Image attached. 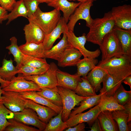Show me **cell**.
Masks as SVG:
<instances>
[{
    "mask_svg": "<svg viewBox=\"0 0 131 131\" xmlns=\"http://www.w3.org/2000/svg\"><path fill=\"white\" fill-rule=\"evenodd\" d=\"M10 124L4 130L6 131H39L38 129L28 126L13 118L8 119Z\"/></svg>",
    "mask_w": 131,
    "mask_h": 131,
    "instance_id": "39",
    "label": "cell"
},
{
    "mask_svg": "<svg viewBox=\"0 0 131 131\" xmlns=\"http://www.w3.org/2000/svg\"><path fill=\"white\" fill-rule=\"evenodd\" d=\"M115 26L111 11L105 13L102 18L93 19L86 35L87 41L99 46L104 36L112 31Z\"/></svg>",
    "mask_w": 131,
    "mask_h": 131,
    "instance_id": "2",
    "label": "cell"
},
{
    "mask_svg": "<svg viewBox=\"0 0 131 131\" xmlns=\"http://www.w3.org/2000/svg\"><path fill=\"white\" fill-rule=\"evenodd\" d=\"M16 1V0H0V6L10 12Z\"/></svg>",
    "mask_w": 131,
    "mask_h": 131,
    "instance_id": "43",
    "label": "cell"
},
{
    "mask_svg": "<svg viewBox=\"0 0 131 131\" xmlns=\"http://www.w3.org/2000/svg\"><path fill=\"white\" fill-rule=\"evenodd\" d=\"M97 118L99 120L102 131H119L118 125L113 117L112 112L107 110L101 111Z\"/></svg>",
    "mask_w": 131,
    "mask_h": 131,
    "instance_id": "24",
    "label": "cell"
},
{
    "mask_svg": "<svg viewBox=\"0 0 131 131\" xmlns=\"http://www.w3.org/2000/svg\"><path fill=\"white\" fill-rule=\"evenodd\" d=\"M2 96V103L13 112L21 111L25 108V99L22 97L19 92L4 90Z\"/></svg>",
    "mask_w": 131,
    "mask_h": 131,
    "instance_id": "12",
    "label": "cell"
},
{
    "mask_svg": "<svg viewBox=\"0 0 131 131\" xmlns=\"http://www.w3.org/2000/svg\"><path fill=\"white\" fill-rule=\"evenodd\" d=\"M113 96L119 104L123 105L131 100V90H126L121 84Z\"/></svg>",
    "mask_w": 131,
    "mask_h": 131,
    "instance_id": "40",
    "label": "cell"
},
{
    "mask_svg": "<svg viewBox=\"0 0 131 131\" xmlns=\"http://www.w3.org/2000/svg\"><path fill=\"white\" fill-rule=\"evenodd\" d=\"M81 2H71L68 0H49L47 3L50 7L58 8L63 13V17L67 23L70 16Z\"/></svg>",
    "mask_w": 131,
    "mask_h": 131,
    "instance_id": "18",
    "label": "cell"
},
{
    "mask_svg": "<svg viewBox=\"0 0 131 131\" xmlns=\"http://www.w3.org/2000/svg\"><path fill=\"white\" fill-rule=\"evenodd\" d=\"M101 95V94L100 93L98 95L88 97L82 101L79 104L80 106L74 108L71 112L69 117L98 105L100 101Z\"/></svg>",
    "mask_w": 131,
    "mask_h": 131,
    "instance_id": "30",
    "label": "cell"
},
{
    "mask_svg": "<svg viewBox=\"0 0 131 131\" xmlns=\"http://www.w3.org/2000/svg\"><path fill=\"white\" fill-rule=\"evenodd\" d=\"M82 56L79 50L70 46L65 49L58 61L57 65L63 67L76 66Z\"/></svg>",
    "mask_w": 131,
    "mask_h": 131,
    "instance_id": "19",
    "label": "cell"
},
{
    "mask_svg": "<svg viewBox=\"0 0 131 131\" xmlns=\"http://www.w3.org/2000/svg\"><path fill=\"white\" fill-rule=\"evenodd\" d=\"M10 44L7 46L6 49L9 50V53L11 54L14 57V60L16 63V68L21 65V61L23 53L17 45V39L15 36H13L10 39Z\"/></svg>",
    "mask_w": 131,
    "mask_h": 131,
    "instance_id": "37",
    "label": "cell"
},
{
    "mask_svg": "<svg viewBox=\"0 0 131 131\" xmlns=\"http://www.w3.org/2000/svg\"><path fill=\"white\" fill-rule=\"evenodd\" d=\"M25 107L31 108L36 113L40 119L47 124L53 116L57 114L50 108L29 99H25Z\"/></svg>",
    "mask_w": 131,
    "mask_h": 131,
    "instance_id": "15",
    "label": "cell"
},
{
    "mask_svg": "<svg viewBox=\"0 0 131 131\" xmlns=\"http://www.w3.org/2000/svg\"><path fill=\"white\" fill-rule=\"evenodd\" d=\"M66 33L70 46L79 50L84 57L96 58L99 56L101 51L99 49L91 51L85 47V45L87 41L85 33H83L81 36L78 37L75 35L74 32L67 30Z\"/></svg>",
    "mask_w": 131,
    "mask_h": 131,
    "instance_id": "9",
    "label": "cell"
},
{
    "mask_svg": "<svg viewBox=\"0 0 131 131\" xmlns=\"http://www.w3.org/2000/svg\"><path fill=\"white\" fill-rule=\"evenodd\" d=\"M8 14V11L0 6V24L7 20Z\"/></svg>",
    "mask_w": 131,
    "mask_h": 131,
    "instance_id": "47",
    "label": "cell"
},
{
    "mask_svg": "<svg viewBox=\"0 0 131 131\" xmlns=\"http://www.w3.org/2000/svg\"><path fill=\"white\" fill-rule=\"evenodd\" d=\"M91 1L81 3L70 16L67 25L68 30L74 32L75 25L79 20H85L86 26L89 28L93 20L90 14V9L93 5Z\"/></svg>",
    "mask_w": 131,
    "mask_h": 131,
    "instance_id": "7",
    "label": "cell"
},
{
    "mask_svg": "<svg viewBox=\"0 0 131 131\" xmlns=\"http://www.w3.org/2000/svg\"><path fill=\"white\" fill-rule=\"evenodd\" d=\"M98 105L101 111L107 110L112 112L125 109L123 106L119 104L113 96L101 94Z\"/></svg>",
    "mask_w": 131,
    "mask_h": 131,
    "instance_id": "29",
    "label": "cell"
},
{
    "mask_svg": "<svg viewBox=\"0 0 131 131\" xmlns=\"http://www.w3.org/2000/svg\"><path fill=\"white\" fill-rule=\"evenodd\" d=\"M49 67L39 68L21 65L17 69L18 74H21L25 77L42 74L46 72Z\"/></svg>",
    "mask_w": 131,
    "mask_h": 131,
    "instance_id": "41",
    "label": "cell"
},
{
    "mask_svg": "<svg viewBox=\"0 0 131 131\" xmlns=\"http://www.w3.org/2000/svg\"><path fill=\"white\" fill-rule=\"evenodd\" d=\"M21 65L37 68L48 67L49 64L46 58L38 57L22 54Z\"/></svg>",
    "mask_w": 131,
    "mask_h": 131,
    "instance_id": "35",
    "label": "cell"
},
{
    "mask_svg": "<svg viewBox=\"0 0 131 131\" xmlns=\"http://www.w3.org/2000/svg\"><path fill=\"white\" fill-rule=\"evenodd\" d=\"M113 29L120 43L123 54L131 57V30L123 29L115 26Z\"/></svg>",
    "mask_w": 131,
    "mask_h": 131,
    "instance_id": "21",
    "label": "cell"
},
{
    "mask_svg": "<svg viewBox=\"0 0 131 131\" xmlns=\"http://www.w3.org/2000/svg\"><path fill=\"white\" fill-rule=\"evenodd\" d=\"M19 47L22 53L25 55L43 58L45 50L42 43L37 44L26 42L19 46Z\"/></svg>",
    "mask_w": 131,
    "mask_h": 131,
    "instance_id": "26",
    "label": "cell"
},
{
    "mask_svg": "<svg viewBox=\"0 0 131 131\" xmlns=\"http://www.w3.org/2000/svg\"><path fill=\"white\" fill-rule=\"evenodd\" d=\"M123 106L125 112L129 115L127 123H129L131 120V100L127 102Z\"/></svg>",
    "mask_w": 131,
    "mask_h": 131,
    "instance_id": "46",
    "label": "cell"
},
{
    "mask_svg": "<svg viewBox=\"0 0 131 131\" xmlns=\"http://www.w3.org/2000/svg\"><path fill=\"white\" fill-rule=\"evenodd\" d=\"M56 88H41V91H37V92L54 105L59 106H62L61 98Z\"/></svg>",
    "mask_w": 131,
    "mask_h": 131,
    "instance_id": "33",
    "label": "cell"
},
{
    "mask_svg": "<svg viewBox=\"0 0 131 131\" xmlns=\"http://www.w3.org/2000/svg\"><path fill=\"white\" fill-rule=\"evenodd\" d=\"M81 81L79 82L74 91L78 95L88 97L96 95L95 90L86 77H81Z\"/></svg>",
    "mask_w": 131,
    "mask_h": 131,
    "instance_id": "32",
    "label": "cell"
},
{
    "mask_svg": "<svg viewBox=\"0 0 131 131\" xmlns=\"http://www.w3.org/2000/svg\"><path fill=\"white\" fill-rule=\"evenodd\" d=\"M60 11L58 8H55L50 11L43 12L39 7L33 15L27 19L29 21L37 24L45 35L51 32L57 25L61 17Z\"/></svg>",
    "mask_w": 131,
    "mask_h": 131,
    "instance_id": "3",
    "label": "cell"
},
{
    "mask_svg": "<svg viewBox=\"0 0 131 131\" xmlns=\"http://www.w3.org/2000/svg\"><path fill=\"white\" fill-rule=\"evenodd\" d=\"M40 3H47L49 0H37Z\"/></svg>",
    "mask_w": 131,
    "mask_h": 131,
    "instance_id": "52",
    "label": "cell"
},
{
    "mask_svg": "<svg viewBox=\"0 0 131 131\" xmlns=\"http://www.w3.org/2000/svg\"><path fill=\"white\" fill-rule=\"evenodd\" d=\"M67 24L64 18L61 17L55 28L50 33L45 35L42 44L45 50L50 49L57 40L60 38L61 34L68 30Z\"/></svg>",
    "mask_w": 131,
    "mask_h": 131,
    "instance_id": "16",
    "label": "cell"
},
{
    "mask_svg": "<svg viewBox=\"0 0 131 131\" xmlns=\"http://www.w3.org/2000/svg\"><path fill=\"white\" fill-rule=\"evenodd\" d=\"M69 46L65 32L63 33L62 39L57 43L49 49L45 51L43 58L53 59L58 61L65 49Z\"/></svg>",
    "mask_w": 131,
    "mask_h": 131,
    "instance_id": "20",
    "label": "cell"
},
{
    "mask_svg": "<svg viewBox=\"0 0 131 131\" xmlns=\"http://www.w3.org/2000/svg\"><path fill=\"white\" fill-rule=\"evenodd\" d=\"M57 86L74 91L78 83L81 81V77L76 73L71 74L58 69L56 72Z\"/></svg>",
    "mask_w": 131,
    "mask_h": 131,
    "instance_id": "17",
    "label": "cell"
},
{
    "mask_svg": "<svg viewBox=\"0 0 131 131\" xmlns=\"http://www.w3.org/2000/svg\"><path fill=\"white\" fill-rule=\"evenodd\" d=\"M29 22L23 28L26 42L42 43L45 35L44 33L36 23Z\"/></svg>",
    "mask_w": 131,
    "mask_h": 131,
    "instance_id": "14",
    "label": "cell"
},
{
    "mask_svg": "<svg viewBox=\"0 0 131 131\" xmlns=\"http://www.w3.org/2000/svg\"><path fill=\"white\" fill-rule=\"evenodd\" d=\"M85 125L84 123H79L75 126L70 127L66 129V131H85Z\"/></svg>",
    "mask_w": 131,
    "mask_h": 131,
    "instance_id": "44",
    "label": "cell"
},
{
    "mask_svg": "<svg viewBox=\"0 0 131 131\" xmlns=\"http://www.w3.org/2000/svg\"><path fill=\"white\" fill-rule=\"evenodd\" d=\"M98 63L96 58L84 57L77 63V72L76 74L81 77H86L88 73L94 68Z\"/></svg>",
    "mask_w": 131,
    "mask_h": 131,
    "instance_id": "27",
    "label": "cell"
},
{
    "mask_svg": "<svg viewBox=\"0 0 131 131\" xmlns=\"http://www.w3.org/2000/svg\"><path fill=\"white\" fill-rule=\"evenodd\" d=\"M111 11L115 26L126 30H131V6L123 4L113 7Z\"/></svg>",
    "mask_w": 131,
    "mask_h": 131,
    "instance_id": "8",
    "label": "cell"
},
{
    "mask_svg": "<svg viewBox=\"0 0 131 131\" xmlns=\"http://www.w3.org/2000/svg\"><path fill=\"white\" fill-rule=\"evenodd\" d=\"M62 110L57 115L50 119L44 131H62L67 128L65 122L62 119Z\"/></svg>",
    "mask_w": 131,
    "mask_h": 131,
    "instance_id": "36",
    "label": "cell"
},
{
    "mask_svg": "<svg viewBox=\"0 0 131 131\" xmlns=\"http://www.w3.org/2000/svg\"><path fill=\"white\" fill-rule=\"evenodd\" d=\"M99 46L102 53L101 60L123 54L121 46L114 29L104 36Z\"/></svg>",
    "mask_w": 131,
    "mask_h": 131,
    "instance_id": "5",
    "label": "cell"
},
{
    "mask_svg": "<svg viewBox=\"0 0 131 131\" xmlns=\"http://www.w3.org/2000/svg\"><path fill=\"white\" fill-rule=\"evenodd\" d=\"M69 1H77L79 2H81V3L83 2H86L89 1H96L97 0H68Z\"/></svg>",
    "mask_w": 131,
    "mask_h": 131,
    "instance_id": "51",
    "label": "cell"
},
{
    "mask_svg": "<svg viewBox=\"0 0 131 131\" xmlns=\"http://www.w3.org/2000/svg\"><path fill=\"white\" fill-rule=\"evenodd\" d=\"M13 62L11 59L3 60L2 66L0 67V77L3 80L10 81L18 74V69L14 66Z\"/></svg>",
    "mask_w": 131,
    "mask_h": 131,
    "instance_id": "28",
    "label": "cell"
},
{
    "mask_svg": "<svg viewBox=\"0 0 131 131\" xmlns=\"http://www.w3.org/2000/svg\"><path fill=\"white\" fill-rule=\"evenodd\" d=\"M14 112L8 109L1 103H0V131H4L10 124L7 119L13 118Z\"/></svg>",
    "mask_w": 131,
    "mask_h": 131,
    "instance_id": "38",
    "label": "cell"
},
{
    "mask_svg": "<svg viewBox=\"0 0 131 131\" xmlns=\"http://www.w3.org/2000/svg\"><path fill=\"white\" fill-rule=\"evenodd\" d=\"M23 0L28 11V18L32 16L36 12L39 7V5L40 3L37 0Z\"/></svg>",
    "mask_w": 131,
    "mask_h": 131,
    "instance_id": "42",
    "label": "cell"
},
{
    "mask_svg": "<svg viewBox=\"0 0 131 131\" xmlns=\"http://www.w3.org/2000/svg\"><path fill=\"white\" fill-rule=\"evenodd\" d=\"M101 110L98 104L89 111L78 113L69 118L65 122L67 128L74 126L82 123H87L92 125Z\"/></svg>",
    "mask_w": 131,
    "mask_h": 131,
    "instance_id": "13",
    "label": "cell"
},
{
    "mask_svg": "<svg viewBox=\"0 0 131 131\" xmlns=\"http://www.w3.org/2000/svg\"><path fill=\"white\" fill-rule=\"evenodd\" d=\"M28 12L23 0L16 1L10 12L8 14L6 25L17 17L22 16L27 19Z\"/></svg>",
    "mask_w": 131,
    "mask_h": 131,
    "instance_id": "31",
    "label": "cell"
},
{
    "mask_svg": "<svg viewBox=\"0 0 131 131\" xmlns=\"http://www.w3.org/2000/svg\"><path fill=\"white\" fill-rule=\"evenodd\" d=\"M122 82L125 84L129 86L131 89V75H130L125 78L123 81Z\"/></svg>",
    "mask_w": 131,
    "mask_h": 131,
    "instance_id": "48",
    "label": "cell"
},
{
    "mask_svg": "<svg viewBox=\"0 0 131 131\" xmlns=\"http://www.w3.org/2000/svg\"><path fill=\"white\" fill-rule=\"evenodd\" d=\"M113 117L118 125L119 131H129V126L127 124L129 115L124 110H117L112 112Z\"/></svg>",
    "mask_w": 131,
    "mask_h": 131,
    "instance_id": "34",
    "label": "cell"
},
{
    "mask_svg": "<svg viewBox=\"0 0 131 131\" xmlns=\"http://www.w3.org/2000/svg\"><path fill=\"white\" fill-rule=\"evenodd\" d=\"M90 128V131H102L101 127L98 119L97 118Z\"/></svg>",
    "mask_w": 131,
    "mask_h": 131,
    "instance_id": "45",
    "label": "cell"
},
{
    "mask_svg": "<svg viewBox=\"0 0 131 131\" xmlns=\"http://www.w3.org/2000/svg\"><path fill=\"white\" fill-rule=\"evenodd\" d=\"M14 114L13 118L15 120L35 126L40 131H44L46 127L47 124L42 121L36 112L31 108H25L21 111L14 112Z\"/></svg>",
    "mask_w": 131,
    "mask_h": 131,
    "instance_id": "10",
    "label": "cell"
},
{
    "mask_svg": "<svg viewBox=\"0 0 131 131\" xmlns=\"http://www.w3.org/2000/svg\"><path fill=\"white\" fill-rule=\"evenodd\" d=\"M56 88L61 98L63 107L62 119L65 122L68 119L74 107L88 97L79 96L74 91L68 88L59 86H57Z\"/></svg>",
    "mask_w": 131,
    "mask_h": 131,
    "instance_id": "4",
    "label": "cell"
},
{
    "mask_svg": "<svg viewBox=\"0 0 131 131\" xmlns=\"http://www.w3.org/2000/svg\"><path fill=\"white\" fill-rule=\"evenodd\" d=\"M4 91L18 92L29 91H41V88L34 82L26 79L22 75L15 76L10 81L9 84L2 88Z\"/></svg>",
    "mask_w": 131,
    "mask_h": 131,
    "instance_id": "11",
    "label": "cell"
},
{
    "mask_svg": "<svg viewBox=\"0 0 131 131\" xmlns=\"http://www.w3.org/2000/svg\"><path fill=\"white\" fill-rule=\"evenodd\" d=\"M97 66L122 82L125 78L131 75V57L123 54L101 60Z\"/></svg>",
    "mask_w": 131,
    "mask_h": 131,
    "instance_id": "1",
    "label": "cell"
},
{
    "mask_svg": "<svg viewBox=\"0 0 131 131\" xmlns=\"http://www.w3.org/2000/svg\"><path fill=\"white\" fill-rule=\"evenodd\" d=\"M58 69L56 64L52 62L49 64L48 68L43 74L24 77L26 80L34 82L40 88H55L57 86L56 72Z\"/></svg>",
    "mask_w": 131,
    "mask_h": 131,
    "instance_id": "6",
    "label": "cell"
},
{
    "mask_svg": "<svg viewBox=\"0 0 131 131\" xmlns=\"http://www.w3.org/2000/svg\"><path fill=\"white\" fill-rule=\"evenodd\" d=\"M107 73L104 69L96 66L87 74L86 78L96 92L101 88V83Z\"/></svg>",
    "mask_w": 131,
    "mask_h": 131,
    "instance_id": "23",
    "label": "cell"
},
{
    "mask_svg": "<svg viewBox=\"0 0 131 131\" xmlns=\"http://www.w3.org/2000/svg\"><path fill=\"white\" fill-rule=\"evenodd\" d=\"M103 86L99 90L100 93L107 96H113L122 83L107 73L102 82Z\"/></svg>",
    "mask_w": 131,
    "mask_h": 131,
    "instance_id": "25",
    "label": "cell"
},
{
    "mask_svg": "<svg viewBox=\"0 0 131 131\" xmlns=\"http://www.w3.org/2000/svg\"><path fill=\"white\" fill-rule=\"evenodd\" d=\"M10 81L4 80L0 77V83L1 86L3 88L8 86L9 83Z\"/></svg>",
    "mask_w": 131,
    "mask_h": 131,
    "instance_id": "49",
    "label": "cell"
},
{
    "mask_svg": "<svg viewBox=\"0 0 131 131\" xmlns=\"http://www.w3.org/2000/svg\"><path fill=\"white\" fill-rule=\"evenodd\" d=\"M22 97L26 99L32 100L39 104L49 107L54 110L57 114L63 109L62 106H57L52 103L35 91H26L19 92Z\"/></svg>",
    "mask_w": 131,
    "mask_h": 131,
    "instance_id": "22",
    "label": "cell"
},
{
    "mask_svg": "<svg viewBox=\"0 0 131 131\" xmlns=\"http://www.w3.org/2000/svg\"><path fill=\"white\" fill-rule=\"evenodd\" d=\"M4 90L1 86H0V103H2L3 99V97L2 95V93Z\"/></svg>",
    "mask_w": 131,
    "mask_h": 131,
    "instance_id": "50",
    "label": "cell"
}]
</instances>
